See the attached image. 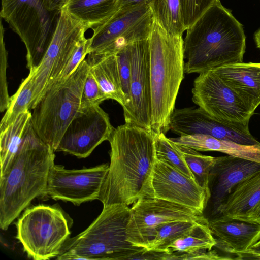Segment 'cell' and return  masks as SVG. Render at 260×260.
I'll use <instances>...</instances> for the list:
<instances>
[{
  "label": "cell",
  "mask_w": 260,
  "mask_h": 260,
  "mask_svg": "<svg viewBox=\"0 0 260 260\" xmlns=\"http://www.w3.org/2000/svg\"><path fill=\"white\" fill-rule=\"evenodd\" d=\"M155 136L151 129L127 123L114 129L108 140L110 162L99 199L103 207L154 198Z\"/></svg>",
  "instance_id": "obj_1"
},
{
  "label": "cell",
  "mask_w": 260,
  "mask_h": 260,
  "mask_svg": "<svg viewBox=\"0 0 260 260\" xmlns=\"http://www.w3.org/2000/svg\"><path fill=\"white\" fill-rule=\"evenodd\" d=\"M246 49L243 26L220 0L186 29L183 39L185 73L200 74L243 62Z\"/></svg>",
  "instance_id": "obj_2"
},
{
  "label": "cell",
  "mask_w": 260,
  "mask_h": 260,
  "mask_svg": "<svg viewBox=\"0 0 260 260\" xmlns=\"http://www.w3.org/2000/svg\"><path fill=\"white\" fill-rule=\"evenodd\" d=\"M54 151L29 123L7 171L0 176V228L11 223L36 198L46 195Z\"/></svg>",
  "instance_id": "obj_3"
},
{
  "label": "cell",
  "mask_w": 260,
  "mask_h": 260,
  "mask_svg": "<svg viewBox=\"0 0 260 260\" xmlns=\"http://www.w3.org/2000/svg\"><path fill=\"white\" fill-rule=\"evenodd\" d=\"M149 49L151 129L155 134H166L184 77L182 36L169 33L154 19Z\"/></svg>",
  "instance_id": "obj_4"
},
{
  "label": "cell",
  "mask_w": 260,
  "mask_h": 260,
  "mask_svg": "<svg viewBox=\"0 0 260 260\" xmlns=\"http://www.w3.org/2000/svg\"><path fill=\"white\" fill-rule=\"evenodd\" d=\"M130 216L127 205L103 207L101 214L85 230L68 239L56 259H140L146 250L128 241Z\"/></svg>",
  "instance_id": "obj_5"
},
{
  "label": "cell",
  "mask_w": 260,
  "mask_h": 260,
  "mask_svg": "<svg viewBox=\"0 0 260 260\" xmlns=\"http://www.w3.org/2000/svg\"><path fill=\"white\" fill-rule=\"evenodd\" d=\"M89 72L85 59L69 77L47 89L32 109L31 122L35 132L54 152L67 128L79 111Z\"/></svg>",
  "instance_id": "obj_6"
},
{
  "label": "cell",
  "mask_w": 260,
  "mask_h": 260,
  "mask_svg": "<svg viewBox=\"0 0 260 260\" xmlns=\"http://www.w3.org/2000/svg\"><path fill=\"white\" fill-rule=\"evenodd\" d=\"M60 13L48 10L43 0H2L1 17L24 44L29 71L42 60Z\"/></svg>",
  "instance_id": "obj_7"
},
{
  "label": "cell",
  "mask_w": 260,
  "mask_h": 260,
  "mask_svg": "<svg viewBox=\"0 0 260 260\" xmlns=\"http://www.w3.org/2000/svg\"><path fill=\"white\" fill-rule=\"evenodd\" d=\"M16 238L27 256L34 260L57 257L70 232L59 209L39 205L26 209L16 223Z\"/></svg>",
  "instance_id": "obj_8"
},
{
  "label": "cell",
  "mask_w": 260,
  "mask_h": 260,
  "mask_svg": "<svg viewBox=\"0 0 260 260\" xmlns=\"http://www.w3.org/2000/svg\"><path fill=\"white\" fill-rule=\"evenodd\" d=\"M87 28L64 10L60 12L51 42L39 66L30 71L34 90L31 109L60 74Z\"/></svg>",
  "instance_id": "obj_9"
},
{
  "label": "cell",
  "mask_w": 260,
  "mask_h": 260,
  "mask_svg": "<svg viewBox=\"0 0 260 260\" xmlns=\"http://www.w3.org/2000/svg\"><path fill=\"white\" fill-rule=\"evenodd\" d=\"M153 21L146 3L118 9L105 23L92 29L88 54L116 53L128 44L148 38Z\"/></svg>",
  "instance_id": "obj_10"
},
{
  "label": "cell",
  "mask_w": 260,
  "mask_h": 260,
  "mask_svg": "<svg viewBox=\"0 0 260 260\" xmlns=\"http://www.w3.org/2000/svg\"><path fill=\"white\" fill-rule=\"evenodd\" d=\"M127 227L128 241L145 248L157 228L174 221L208 222L203 214L188 207L156 198H143L133 204Z\"/></svg>",
  "instance_id": "obj_11"
},
{
  "label": "cell",
  "mask_w": 260,
  "mask_h": 260,
  "mask_svg": "<svg viewBox=\"0 0 260 260\" xmlns=\"http://www.w3.org/2000/svg\"><path fill=\"white\" fill-rule=\"evenodd\" d=\"M192 101L213 118L230 124L249 123L253 115L240 97L212 70L193 81Z\"/></svg>",
  "instance_id": "obj_12"
},
{
  "label": "cell",
  "mask_w": 260,
  "mask_h": 260,
  "mask_svg": "<svg viewBox=\"0 0 260 260\" xmlns=\"http://www.w3.org/2000/svg\"><path fill=\"white\" fill-rule=\"evenodd\" d=\"M109 167V165L104 164L90 168L68 170L54 164L49 173L46 195L77 206L99 200Z\"/></svg>",
  "instance_id": "obj_13"
},
{
  "label": "cell",
  "mask_w": 260,
  "mask_h": 260,
  "mask_svg": "<svg viewBox=\"0 0 260 260\" xmlns=\"http://www.w3.org/2000/svg\"><path fill=\"white\" fill-rule=\"evenodd\" d=\"M114 129L100 105L79 111L67 128L56 151L86 158L102 142L109 140Z\"/></svg>",
  "instance_id": "obj_14"
},
{
  "label": "cell",
  "mask_w": 260,
  "mask_h": 260,
  "mask_svg": "<svg viewBox=\"0 0 260 260\" xmlns=\"http://www.w3.org/2000/svg\"><path fill=\"white\" fill-rule=\"evenodd\" d=\"M170 130L179 136L203 134L243 145H260L250 134L249 123H223L200 107L174 109L170 118Z\"/></svg>",
  "instance_id": "obj_15"
},
{
  "label": "cell",
  "mask_w": 260,
  "mask_h": 260,
  "mask_svg": "<svg viewBox=\"0 0 260 260\" xmlns=\"http://www.w3.org/2000/svg\"><path fill=\"white\" fill-rule=\"evenodd\" d=\"M149 37L132 43L130 102L123 110L125 123L151 129Z\"/></svg>",
  "instance_id": "obj_16"
},
{
  "label": "cell",
  "mask_w": 260,
  "mask_h": 260,
  "mask_svg": "<svg viewBox=\"0 0 260 260\" xmlns=\"http://www.w3.org/2000/svg\"><path fill=\"white\" fill-rule=\"evenodd\" d=\"M152 185L154 198L184 205L203 214L209 199L206 190L195 180L157 159Z\"/></svg>",
  "instance_id": "obj_17"
},
{
  "label": "cell",
  "mask_w": 260,
  "mask_h": 260,
  "mask_svg": "<svg viewBox=\"0 0 260 260\" xmlns=\"http://www.w3.org/2000/svg\"><path fill=\"white\" fill-rule=\"evenodd\" d=\"M260 172V162L226 155L215 157L208 178L209 197L203 215L213 218L231 190L248 177Z\"/></svg>",
  "instance_id": "obj_18"
},
{
  "label": "cell",
  "mask_w": 260,
  "mask_h": 260,
  "mask_svg": "<svg viewBox=\"0 0 260 260\" xmlns=\"http://www.w3.org/2000/svg\"><path fill=\"white\" fill-rule=\"evenodd\" d=\"M208 222L216 241L214 247L224 252L236 256L260 240V223L254 220L219 216Z\"/></svg>",
  "instance_id": "obj_19"
},
{
  "label": "cell",
  "mask_w": 260,
  "mask_h": 260,
  "mask_svg": "<svg viewBox=\"0 0 260 260\" xmlns=\"http://www.w3.org/2000/svg\"><path fill=\"white\" fill-rule=\"evenodd\" d=\"M212 71L240 97L253 114L260 105V63L242 62Z\"/></svg>",
  "instance_id": "obj_20"
},
{
  "label": "cell",
  "mask_w": 260,
  "mask_h": 260,
  "mask_svg": "<svg viewBox=\"0 0 260 260\" xmlns=\"http://www.w3.org/2000/svg\"><path fill=\"white\" fill-rule=\"evenodd\" d=\"M259 202L260 172L236 186L212 218L220 216L250 220Z\"/></svg>",
  "instance_id": "obj_21"
},
{
  "label": "cell",
  "mask_w": 260,
  "mask_h": 260,
  "mask_svg": "<svg viewBox=\"0 0 260 260\" xmlns=\"http://www.w3.org/2000/svg\"><path fill=\"white\" fill-rule=\"evenodd\" d=\"M86 59L89 72L108 99L126 105L118 72L116 53H90Z\"/></svg>",
  "instance_id": "obj_22"
},
{
  "label": "cell",
  "mask_w": 260,
  "mask_h": 260,
  "mask_svg": "<svg viewBox=\"0 0 260 260\" xmlns=\"http://www.w3.org/2000/svg\"><path fill=\"white\" fill-rule=\"evenodd\" d=\"M175 143L199 151H217L260 162V145H246L203 134L171 138Z\"/></svg>",
  "instance_id": "obj_23"
},
{
  "label": "cell",
  "mask_w": 260,
  "mask_h": 260,
  "mask_svg": "<svg viewBox=\"0 0 260 260\" xmlns=\"http://www.w3.org/2000/svg\"><path fill=\"white\" fill-rule=\"evenodd\" d=\"M118 0H68L63 10L87 29L105 23L118 10Z\"/></svg>",
  "instance_id": "obj_24"
},
{
  "label": "cell",
  "mask_w": 260,
  "mask_h": 260,
  "mask_svg": "<svg viewBox=\"0 0 260 260\" xmlns=\"http://www.w3.org/2000/svg\"><path fill=\"white\" fill-rule=\"evenodd\" d=\"M216 241L208 223L199 222L189 231L173 241L166 253L194 254L212 250Z\"/></svg>",
  "instance_id": "obj_25"
},
{
  "label": "cell",
  "mask_w": 260,
  "mask_h": 260,
  "mask_svg": "<svg viewBox=\"0 0 260 260\" xmlns=\"http://www.w3.org/2000/svg\"><path fill=\"white\" fill-rule=\"evenodd\" d=\"M31 112L26 111L20 114L15 121L0 134V176L9 167L31 121Z\"/></svg>",
  "instance_id": "obj_26"
},
{
  "label": "cell",
  "mask_w": 260,
  "mask_h": 260,
  "mask_svg": "<svg viewBox=\"0 0 260 260\" xmlns=\"http://www.w3.org/2000/svg\"><path fill=\"white\" fill-rule=\"evenodd\" d=\"M154 19L167 32L182 35L186 30L180 0H147Z\"/></svg>",
  "instance_id": "obj_27"
},
{
  "label": "cell",
  "mask_w": 260,
  "mask_h": 260,
  "mask_svg": "<svg viewBox=\"0 0 260 260\" xmlns=\"http://www.w3.org/2000/svg\"><path fill=\"white\" fill-rule=\"evenodd\" d=\"M34 97L33 83L29 73L16 92L10 96L9 105L0 122V132L12 124L20 114L31 109Z\"/></svg>",
  "instance_id": "obj_28"
},
{
  "label": "cell",
  "mask_w": 260,
  "mask_h": 260,
  "mask_svg": "<svg viewBox=\"0 0 260 260\" xmlns=\"http://www.w3.org/2000/svg\"><path fill=\"white\" fill-rule=\"evenodd\" d=\"M199 222H201L179 220L163 224L157 228L154 237L145 249L146 251L166 253L169 246L173 241Z\"/></svg>",
  "instance_id": "obj_29"
},
{
  "label": "cell",
  "mask_w": 260,
  "mask_h": 260,
  "mask_svg": "<svg viewBox=\"0 0 260 260\" xmlns=\"http://www.w3.org/2000/svg\"><path fill=\"white\" fill-rule=\"evenodd\" d=\"M156 159L165 162L187 176L195 180L178 145L163 133L156 134Z\"/></svg>",
  "instance_id": "obj_30"
},
{
  "label": "cell",
  "mask_w": 260,
  "mask_h": 260,
  "mask_svg": "<svg viewBox=\"0 0 260 260\" xmlns=\"http://www.w3.org/2000/svg\"><path fill=\"white\" fill-rule=\"evenodd\" d=\"M177 145L196 181L206 190L209 197L208 178L210 172L215 164V157L203 155L190 147Z\"/></svg>",
  "instance_id": "obj_31"
},
{
  "label": "cell",
  "mask_w": 260,
  "mask_h": 260,
  "mask_svg": "<svg viewBox=\"0 0 260 260\" xmlns=\"http://www.w3.org/2000/svg\"><path fill=\"white\" fill-rule=\"evenodd\" d=\"M122 89L125 97L126 108L130 102V85L132 74V43L116 53Z\"/></svg>",
  "instance_id": "obj_32"
},
{
  "label": "cell",
  "mask_w": 260,
  "mask_h": 260,
  "mask_svg": "<svg viewBox=\"0 0 260 260\" xmlns=\"http://www.w3.org/2000/svg\"><path fill=\"white\" fill-rule=\"evenodd\" d=\"M108 100L93 75L89 72L82 90L79 111L100 105Z\"/></svg>",
  "instance_id": "obj_33"
},
{
  "label": "cell",
  "mask_w": 260,
  "mask_h": 260,
  "mask_svg": "<svg viewBox=\"0 0 260 260\" xmlns=\"http://www.w3.org/2000/svg\"><path fill=\"white\" fill-rule=\"evenodd\" d=\"M215 1L180 0L183 23L186 29L193 24Z\"/></svg>",
  "instance_id": "obj_34"
},
{
  "label": "cell",
  "mask_w": 260,
  "mask_h": 260,
  "mask_svg": "<svg viewBox=\"0 0 260 260\" xmlns=\"http://www.w3.org/2000/svg\"><path fill=\"white\" fill-rule=\"evenodd\" d=\"M4 28L2 22L0 29V111H6L9 105L10 96L9 95L6 78L8 53L4 42Z\"/></svg>",
  "instance_id": "obj_35"
},
{
  "label": "cell",
  "mask_w": 260,
  "mask_h": 260,
  "mask_svg": "<svg viewBox=\"0 0 260 260\" xmlns=\"http://www.w3.org/2000/svg\"><path fill=\"white\" fill-rule=\"evenodd\" d=\"M89 46V39L85 37L79 43L64 68L53 84L64 80L75 71L80 63L85 59L86 56L88 54Z\"/></svg>",
  "instance_id": "obj_36"
},
{
  "label": "cell",
  "mask_w": 260,
  "mask_h": 260,
  "mask_svg": "<svg viewBox=\"0 0 260 260\" xmlns=\"http://www.w3.org/2000/svg\"><path fill=\"white\" fill-rule=\"evenodd\" d=\"M43 1L50 11L61 12L68 0H43Z\"/></svg>",
  "instance_id": "obj_37"
},
{
  "label": "cell",
  "mask_w": 260,
  "mask_h": 260,
  "mask_svg": "<svg viewBox=\"0 0 260 260\" xmlns=\"http://www.w3.org/2000/svg\"><path fill=\"white\" fill-rule=\"evenodd\" d=\"M147 0H118V9L135 7L146 3Z\"/></svg>",
  "instance_id": "obj_38"
},
{
  "label": "cell",
  "mask_w": 260,
  "mask_h": 260,
  "mask_svg": "<svg viewBox=\"0 0 260 260\" xmlns=\"http://www.w3.org/2000/svg\"><path fill=\"white\" fill-rule=\"evenodd\" d=\"M236 259H260V253L247 250L236 254Z\"/></svg>",
  "instance_id": "obj_39"
},
{
  "label": "cell",
  "mask_w": 260,
  "mask_h": 260,
  "mask_svg": "<svg viewBox=\"0 0 260 260\" xmlns=\"http://www.w3.org/2000/svg\"><path fill=\"white\" fill-rule=\"evenodd\" d=\"M250 220H254L260 223V202L252 212Z\"/></svg>",
  "instance_id": "obj_40"
},
{
  "label": "cell",
  "mask_w": 260,
  "mask_h": 260,
  "mask_svg": "<svg viewBox=\"0 0 260 260\" xmlns=\"http://www.w3.org/2000/svg\"><path fill=\"white\" fill-rule=\"evenodd\" d=\"M248 250L254 253H260V240L258 241L256 244L252 246L251 248Z\"/></svg>",
  "instance_id": "obj_41"
},
{
  "label": "cell",
  "mask_w": 260,
  "mask_h": 260,
  "mask_svg": "<svg viewBox=\"0 0 260 260\" xmlns=\"http://www.w3.org/2000/svg\"><path fill=\"white\" fill-rule=\"evenodd\" d=\"M254 39L258 48H260V29L254 34Z\"/></svg>",
  "instance_id": "obj_42"
}]
</instances>
